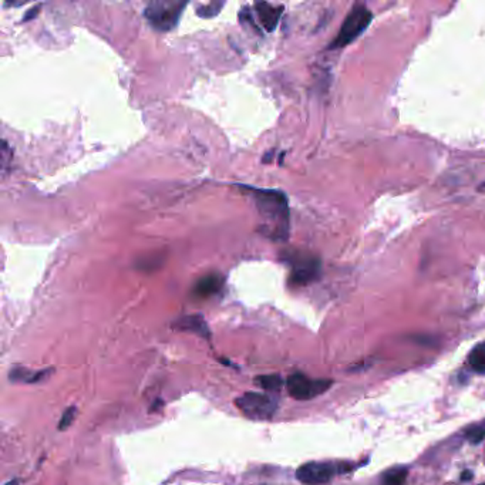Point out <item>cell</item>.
<instances>
[{
  "mask_svg": "<svg viewBox=\"0 0 485 485\" xmlns=\"http://www.w3.org/2000/svg\"><path fill=\"white\" fill-rule=\"evenodd\" d=\"M47 377V372H36L30 373L26 369H15L10 372L9 379L13 381H22V383H38Z\"/></svg>",
  "mask_w": 485,
  "mask_h": 485,
  "instance_id": "12",
  "label": "cell"
},
{
  "mask_svg": "<svg viewBox=\"0 0 485 485\" xmlns=\"http://www.w3.org/2000/svg\"><path fill=\"white\" fill-rule=\"evenodd\" d=\"M5 485H17V479H15V481H10V482H8V484H5Z\"/></svg>",
  "mask_w": 485,
  "mask_h": 485,
  "instance_id": "20",
  "label": "cell"
},
{
  "mask_svg": "<svg viewBox=\"0 0 485 485\" xmlns=\"http://www.w3.org/2000/svg\"><path fill=\"white\" fill-rule=\"evenodd\" d=\"M187 5V2H171V0L151 2L144 9V17L148 20L149 26L158 32H171L178 26Z\"/></svg>",
  "mask_w": 485,
  "mask_h": 485,
  "instance_id": "2",
  "label": "cell"
},
{
  "mask_svg": "<svg viewBox=\"0 0 485 485\" xmlns=\"http://www.w3.org/2000/svg\"><path fill=\"white\" fill-rule=\"evenodd\" d=\"M224 286V278L218 274L202 277L194 286V295L201 299H206L217 295Z\"/></svg>",
  "mask_w": 485,
  "mask_h": 485,
  "instance_id": "9",
  "label": "cell"
},
{
  "mask_svg": "<svg viewBox=\"0 0 485 485\" xmlns=\"http://www.w3.org/2000/svg\"><path fill=\"white\" fill-rule=\"evenodd\" d=\"M372 19L373 15L365 5L356 3L345 19L339 35L330 43L329 49H342L354 42L370 26Z\"/></svg>",
  "mask_w": 485,
  "mask_h": 485,
  "instance_id": "4",
  "label": "cell"
},
{
  "mask_svg": "<svg viewBox=\"0 0 485 485\" xmlns=\"http://www.w3.org/2000/svg\"><path fill=\"white\" fill-rule=\"evenodd\" d=\"M468 363L477 373H485V342L478 343L468 354Z\"/></svg>",
  "mask_w": 485,
  "mask_h": 485,
  "instance_id": "11",
  "label": "cell"
},
{
  "mask_svg": "<svg viewBox=\"0 0 485 485\" xmlns=\"http://www.w3.org/2000/svg\"><path fill=\"white\" fill-rule=\"evenodd\" d=\"M254 6H255L256 16L259 19V23L265 28V32L268 33L274 32L282 16L283 6H275L268 2H256Z\"/></svg>",
  "mask_w": 485,
  "mask_h": 485,
  "instance_id": "8",
  "label": "cell"
},
{
  "mask_svg": "<svg viewBox=\"0 0 485 485\" xmlns=\"http://www.w3.org/2000/svg\"><path fill=\"white\" fill-rule=\"evenodd\" d=\"M40 8H42V5H36L35 8H32L30 10H27V13H26L24 17H23V22H28V20H32L33 17H36V16L39 15Z\"/></svg>",
  "mask_w": 485,
  "mask_h": 485,
  "instance_id": "18",
  "label": "cell"
},
{
  "mask_svg": "<svg viewBox=\"0 0 485 485\" xmlns=\"http://www.w3.org/2000/svg\"><path fill=\"white\" fill-rule=\"evenodd\" d=\"M175 324L181 330L195 331V333H198V335H201L204 338H209V329L206 326V322L201 316H187V318L179 319Z\"/></svg>",
  "mask_w": 485,
  "mask_h": 485,
  "instance_id": "10",
  "label": "cell"
},
{
  "mask_svg": "<svg viewBox=\"0 0 485 485\" xmlns=\"http://www.w3.org/2000/svg\"><path fill=\"white\" fill-rule=\"evenodd\" d=\"M338 472L336 466L330 463H306L296 471V478L305 485H322L329 482Z\"/></svg>",
  "mask_w": 485,
  "mask_h": 485,
  "instance_id": "7",
  "label": "cell"
},
{
  "mask_svg": "<svg viewBox=\"0 0 485 485\" xmlns=\"http://www.w3.org/2000/svg\"><path fill=\"white\" fill-rule=\"evenodd\" d=\"M76 414H77V409H76L74 406H73V407H69V409L63 413L62 418H60V421H58V430H60V431L67 430V429L72 426V424H73V421H74V418H76Z\"/></svg>",
  "mask_w": 485,
  "mask_h": 485,
  "instance_id": "16",
  "label": "cell"
},
{
  "mask_svg": "<svg viewBox=\"0 0 485 485\" xmlns=\"http://www.w3.org/2000/svg\"><path fill=\"white\" fill-rule=\"evenodd\" d=\"M225 6V2H211L206 5L197 6V15L204 19H211L217 15H220L221 9Z\"/></svg>",
  "mask_w": 485,
  "mask_h": 485,
  "instance_id": "14",
  "label": "cell"
},
{
  "mask_svg": "<svg viewBox=\"0 0 485 485\" xmlns=\"http://www.w3.org/2000/svg\"><path fill=\"white\" fill-rule=\"evenodd\" d=\"M235 406L252 420H269L278 410V400L268 393L248 391L235 400Z\"/></svg>",
  "mask_w": 485,
  "mask_h": 485,
  "instance_id": "5",
  "label": "cell"
},
{
  "mask_svg": "<svg viewBox=\"0 0 485 485\" xmlns=\"http://www.w3.org/2000/svg\"><path fill=\"white\" fill-rule=\"evenodd\" d=\"M238 188L247 191L252 197L262 221L259 227L262 235L275 242L286 240L290 232V212L286 194L278 190L248 186H238Z\"/></svg>",
  "mask_w": 485,
  "mask_h": 485,
  "instance_id": "1",
  "label": "cell"
},
{
  "mask_svg": "<svg viewBox=\"0 0 485 485\" xmlns=\"http://www.w3.org/2000/svg\"><path fill=\"white\" fill-rule=\"evenodd\" d=\"M472 472L471 471H464L463 474H461V481H470V479H472Z\"/></svg>",
  "mask_w": 485,
  "mask_h": 485,
  "instance_id": "19",
  "label": "cell"
},
{
  "mask_svg": "<svg viewBox=\"0 0 485 485\" xmlns=\"http://www.w3.org/2000/svg\"><path fill=\"white\" fill-rule=\"evenodd\" d=\"M333 384V380L330 379H318L312 380L302 373L290 375L286 379V388L289 396L299 402L312 400L313 397L320 396L324 391H327Z\"/></svg>",
  "mask_w": 485,
  "mask_h": 485,
  "instance_id": "6",
  "label": "cell"
},
{
  "mask_svg": "<svg viewBox=\"0 0 485 485\" xmlns=\"http://www.w3.org/2000/svg\"><path fill=\"white\" fill-rule=\"evenodd\" d=\"M467 438L470 443L472 444H479L481 441H484L485 438V426H477V427H471L467 433H466Z\"/></svg>",
  "mask_w": 485,
  "mask_h": 485,
  "instance_id": "17",
  "label": "cell"
},
{
  "mask_svg": "<svg viewBox=\"0 0 485 485\" xmlns=\"http://www.w3.org/2000/svg\"><path fill=\"white\" fill-rule=\"evenodd\" d=\"M283 261L290 266L289 283L293 286H306L318 279L320 274V261L306 252H286Z\"/></svg>",
  "mask_w": 485,
  "mask_h": 485,
  "instance_id": "3",
  "label": "cell"
},
{
  "mask_svg": "<svg viewBox=\"0 0 485 485\" xmlns=\"http://www.w3.org/2000/svg\"><path fill=\"white\" fill-rule=\"evenodd\" d=\"M481 485H485V484H481Z\"/></svg>",
  "mask_w": 485,
  "mask_h": 485,
  "instance_id": "21",
  "label": "cell"
},
{
  "mask_svg": "<svg viewBox=\"0 0 485 485\" xmlns=\"http://www.w3.org/2000/svg\"><path fill=\"white\" fill-rule=\"evenodd\" d=\"M256 384L262 387L265 391H279L283 386V379L279 375H265V376H258L255 379Z\"/></svg>",
  "mask_w": 485,
  "mask_h": 485,
  "instance_id": "13",
  "label": "cell"
},
{
  "mask_svg": "<svg viewBox=\"0 0 485 485\" xmlns=\"http://www.w3.org/2000/svg\"><path fill=\"white\" fill-rule=\"evenodd\" d=\"M407 478V468H393L384 474L386 485H403Z\"/></svg>",
  "mask_w": 485,
  "mask_h": 485,
  "instance_id": "15",
  "label": "cell"
}]
</instances>
